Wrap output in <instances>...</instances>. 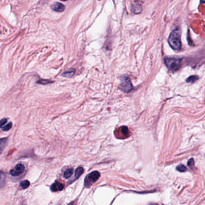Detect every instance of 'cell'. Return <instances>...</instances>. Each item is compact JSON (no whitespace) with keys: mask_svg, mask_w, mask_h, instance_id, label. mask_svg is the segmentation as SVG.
<instances>
[{"mask_svg":"<svg viewBox=\"0 0 205 205\" xmlns=\"http://www.w3.org/2000/svg\"><path fill=\"white\" fill-rule=\"evenodd\" d=\"M168 44L172 49L176 51H179L181 48L180 41V33L179 29H175L170 33L168 39Z\"/></svg>","mask_w":205,"mask_h":205,"instance_id":"obj_1","label":"cell"},{"mask_svg":"<svg viewBox=\"0 0 205 205\" xmlns=\"http://www.w3.org/2000/svg\"><path fill=\"white\" fill-rule=\"evenodd\" d=\"M182 60L177 58H166L164 63L167 67L170 70L175 72L179 69L181 66Z\"/></svg>","mask_w":205,"mask_h":205,"instance_id":"obj_2","label":"cell"},{"mask_svg":"<svg viewBox=\"0 0 205 205\" xmlns=\"http://www.w3.org/2000/svg\"><path fill=\"white\" fill-rule=\"evenodd\" d=\"M100 177V173L98 171H94L89 173L86 176L84 182V185L88 188L96 182Z\"/></svg>","mask_w":205,"mask_h":205,"instance_id":"obj_3","label":"cell"},{"mask_svg":"<svg viewBox=\"0 0 205 205\" xmlns=\"http://www.w3.org/2000/svg\"><path fill=\"white\" fill-rule=\"evenodd\" d=\"M120 88L124 92H129L132 90V84L128 77L125 76L122 78Z\"/></svg>","mask_w":205,"mask_h":205,"instance_id":"obj_4","label":"cell"},{"mask_svg":"<svg viewBox=\"0 0 205 205\" xmlns=\"http://www.w3.org/2000/svg\"><path fill=\"white\" fill-rule=\"evenodd\" d=\"M24 171H25V166L22 164H18L10 170V174L12 176H19Z\"/></svg>","mask_w":205,"mask_h":205,"instance_id":"obj_5","label":"cell"},{"mask_svg":"<svg viewBox=\"0 0 205 205\" xmlns=\"http://www.w3.org/2000/svg\"><path fill=\"white\" fill-rule=\"evenodd\" d=\"M64 185L63 184L60 183L58 181H56L55 183H53L51 186V190L53 192H56L59 191H62L64 189Z\"/></svg>","mask_w":205,"mask_h":205,"instance_id":"obj_6","label":"cell"},{"mask_svg":"<svg viewBox=\"0 0 205 205\" xmlns=\"http://www.w3.org/2000/svg\"><path fill=\"white\" fill-rule=\"evenodd\" d=\"M51 9L57 12H62L65 9V6L60 3H55L51 6Z\"/></svg>","mask_w":205,"mask_h":205,"instance_id":"obj_7","label":"cell"},{"mask_svg":"<svg viewBox=\"0 0 205 205\" xmlns=\"http://www.w3.org/2000/svg\"><path fill=\"white\" fill-rule=\"evenodd\" d=\"M84 172V169L82 167H78L77 169L75 171V178L71 180V182L70 183H72L73 182L75 181L76 180H77L78 178H79L82 174Z\"/></svg>","mask_w":205,"mask_h":205,"instance_id":"obj_8","label":"cell"},{"mask_svg":"<svg viewBox=\"0 0 205 205\" xmlns=\"http://www.w3.org/2000/svg\"><path fill=\"white\" fill-rule=\"evenodd\" d=\"M8 142V138H3L0 139V154H1Z\"/></svg>","mask_w":205,"mask_h":205,"instance_id":"obj_9","label":"cell"},{"mask_svg":"<svg viewBox=\"0 0 205 205\" xmlns=\"http://www.w3.org/2000/svg\"><path fill=\"white\" fill-rule=\"evenodd\" d=\"M6 179V174L4 172L0 171V188H3L5 185Z\"/></svg>","mask_w":205,"mask_h":205,"instance_id":"obj_10","label":"cell"},{"mask_svg":"<svg viewBox=\"0 0 205 205\" xmlns=\"http://www.w3.org/2000/svg\"><path fill=\"white\" fill-rule=\"evenodd\" d=\"M73 168H68V169L66 170L63 174V176L65 179H68L71 176L72 174L73 173Z\"/></svg>","mask_w":205,"mask_h":205,"instance_id":"obj_11","label":"cell"},{"mask_svg":"<svg viewBox=\"0 0 205 205\" xmlns=\"http://www.w3.org/2000/svg\"><path fill=\"white\" fill-rule=\"evenodd\" d=\"M75 70L74 69H71L69 71L65 72L63 74V76L66 77V78H71V76H73V75L75 74Z\"/></svg>","mask_w":205,"mask_h":205,"instance_id":"obj_12","label":"cell"},{"mask_svg":"<svg viewBox=\"0 0 205 205\" xmlns=\"http://www.w3.org/2000/svg\"><path fill=\"white\" fill-rule=\"evenodd\" d=\"M29 185H30V183L28 180H23V181H22L20 183V186L23 189H27V188L29 187Z\"/></svg>","mask_w":205,"mask_h":205,"instance_id":"obj_13","label":"cell"},{"mask_svg":"<svg viewBox=\"0 0 205 205\" xmlns=\"http://www.w3.org/2000/svg\"><path fill=\"white\" fill-rule=\"evenodd\" d=\"M198 76H195V75H192L190 76L188 79H186V81L187 82H194L196 81H197L198 80Z\"/></svg>","mask_w":205,"mask_h":205,"instance_id":"obj_14","label":"cell"},{"mask_svg":"<svg viewBox=\"0 0 205 205\" xmlns=\"http://www.w3.org/2000/svg\"><path fill=\"white\" fill-rule=\"evenodd\" d=\"M176 170L179 172H185L187 170V168L184 165H179L176 167Z\"/></svg>","mask_w":205,"mask_h":205,"instance_id":"obj_15","label":"cell"},{"mask_svg":"<svg viewBox=\"0 0 205 205\" xmlns=\"http://www.w3.org/2000/svg\"><path fill=\"white\" fill-rule=\"evenodd\" d=\"M120 130H121V133L123 135H126L128 134L129 131H128V128L126 127V126H122V127H121V128H120Z\"/></svg>","mask_w":205,"mask_h":205,"instance_id":"obj_16","label":"cell"},{"mask_svg":"<svg viewBox=\"0 0 205 205\" xmlns=\"http://www.w3.org/2000/svg\"><path fill=\"white\" fill-rule=\"evenodd\" d=\"M7 119H3L0 120V128H3L4 126L7 125Z\"/></svg>","mask_w":205,"mask_h":205,"instance_id":"obj_17","label":"cell"},{"mask_svg":"<svg viewBox=\"0 0 205 205\" xmlns=\"http://www.w3.org/2000/svg\"><path fill=\"white\" fill-rule=\"evenodd\" d=\"M11 127H12V123L10 122V123H7V125H6L4 126V127L3 128H2V129L4 131H8L11 128Z\"/></svg>","mask_w":205,"mask_h":205,"instance_id":"obj_18","label":"cell"},{"mask_svg":"<svg viewBox=\"0 0 205 205\" xmlns=\"http://www.w3.org/2000/svg\"><path fill=\"white\" fill-rule=\"evenodd\" d=\"M188 165L191 168H193L194 167V161L193 158H191L190 159H189V161H188Z\"/></svg>","mask_w":205,"mask_h":205,"instance_id":"obj_19","label":"cell"},{"mask_svg":"<svg viewBox=\"0 0 205 205\" xmlns=\"http://www.w3.org/2000/svg\"><path fill=\"white\" fill-rule=\"evenodd\" d=\"M51 82H49V81L47 80H40L37 81V83L39 84H47V83H49Z\"/></svg>","mask_w":205,"mask_h":205,"instance_id":"obj_20","label":"cell"},{"mask_svg":"<svg viewBox=\"0 0 205 205\" xmlns=\"http://www.w3.org/2000/svg\"><path fill=\"white\" fill-rule=\"evenodd\" d=\"M149 205H158V204H155V203H151V204H150Z\"/></svg>","mask_w":205,"mask_h":205,"instance_id":"obj_21","label":"cell"},{"mask_svg":"<svg viewBox=\"0 0 205 205\" xmlns=\"http://www.w3.org/2000/svg\"><path fill=\"white\" fill-rule=\"evenodd\" d=\"M69 205H75L74 204H73V203H71V204H70Z\"/></svg>","mask_w":205,"mask_h":205,"instance_id":"obj_22","label":"cell"}]
</instances>
